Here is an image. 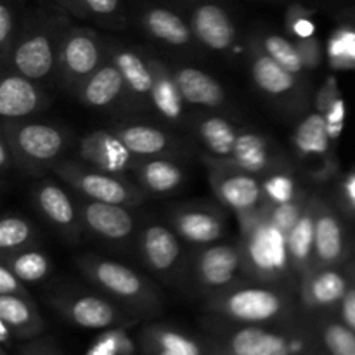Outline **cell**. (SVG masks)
<instances>
[{
	"instance_id": "cell-39",
	"label": "cell",
	"mask_w": 355,
	"mask_h": 355,
	"mask_svg": "<svg viewBox=\"0 0 355 355\" xmlns=\"http://www.w3.org/2000/svg\"><path fill=\"white\" fill-rule=\"evenodd\" d=\"M263 196H266V203L269 205H279L286 203L297 198V187H295V180L286 173H276L266 179L262 184Z\"/></svg>"
},
{
	"instance_id": "cell-7",
	"label": "cell",
	"mask_w": 355,
	"mask_h": 355,
	"mask_svg": "<svg viewBox=\"0 0 355 355\" xmlns=\"http://www.w3.org/2000/svg\"><path fill=\"white\" fill-rule=\"evenodd\" d=\"M7 142L19 158L31 163H49L64 151L66 139L55 127L45 123H26L12 128Z\"/></svg>"
},
{
	"instance_id": "cell-40",
	"label": "cell",
	"mask_w": 355,
	"mask_h": 355,
	"mask_svg": "<svg viewBox=\"0 0 355 355\" xmlns=\"http://www.w3.org/2000/svg\"><path fill=\"white\" fill-rule=\"evenodd\" d=\"M324 342L333 355H355V333L349 326H328L324 333Z\"/></svg>"
},
{
	"instance_id": "cell-27",
	"label": "cell",
	"mask_w": 355,
	"mask_h": 355,
	"mask_svg": "<svg viewBox=\"0 0 355 355\" xmlns=\"http://www.w3.org/2000/svg\"><path fill=\"white\" fill-rule=\"evenodd\" d=\"M137 173L144 187L151 193L166 194L175 191L184 182L186 175L177 163L163 158H153L137 166Z\"/></svg>"
},
{
	"instance_id": "cell-8",
	"label": "cell",
	"mask_w": 355,
	"mask_h": 355,
	"mask_svg": "<svg viewBox=\"0 0 355 355\" xmlns=\"http://www.w3.org/2000/svg\"><path fill=\"white\" fill-rule=\"evenodd\" d=\"M87 276L118 298L135 300L146 293V283L135 270L104 259H85L82 262Z\"/></svg>"
},
{
	"instance_id": "cell-13",
	"label": "cell",
	"mask_w": 355,
	"mask_h": 355,
	"mask_svg": "<svg viewBox=\"0 0 355 355\" xmlns=\"http://www.w3.org/2000/svg\"><path fill=\"white\" fill-rule=\"evenodd\" d=\"M42 107V94L30 78L14 73L3 76L0 83V114L6 120H16Z\"/></svg>"
},
{
	"instance_id": "cell-5",
	"label": "cell",
	"mask_w": 355,
	"mask_h": 355,
	"mask_svg": "<svg viewBox=\"0 0 355 355\" xmlns=\"http://www.w3.org/2000/svg\"><path fill=\"white\" fill-rule=\"evenodd\" d=\"M189 26L194 37L211 51H227L236 40V26L227 10L211 0H198L189 7Z\"/></svg>"
},
{
	"instance_id": "cell-51",
	"label": "cell",
	"mask_w": 355,
	"mask_h": 355,
	"mask_svg": "<svg viewBox=\"0 0 355 355\" xmlns=\"http://www.w3.org/2000/svg\"><path fill=\"white\" fill-rule=\"evenodd\" d=\"M0 166L6 172L7 166H9V142L3 137V141L0 142Z\"/></svg>"
},
{
	"instance_id": "cell-30",
	"label": "cell",
	"mask_w": 355,
	"mask_h": 355,
	"mask_svg": "<svg viewBox=\"0 0 355 355\" xmlns=\"http://www.w3.org/2000/svg\"><path fill=\"white\" fill-rule=\"evenodd\" d=\"M329 132L326 116L312 113L300 121L293 135V144L302 156H324L329 149Z\"/></svg>"
},
{
	"instance_id": "cell-11",
	"label": "cell",
	"mask_w": 355,
	"mask_h": 355,
	"mask_svg": "<svg viewBox=\"0 0 355 355\" xmlns=\"http://www.w3.org/2000/svg\"><path fill=\"white\" fill-rule=\"evenodd\" d=\"M80 156L83 162L107 173H121L132 166V153L125 148L116 134L92 132L80 142Z\"/></svg>"
},
{
	"instance_id": "cell-19",
	"label": "cell",
	"mask_w": 355,
	"mask_h": 355,
	"mask_svg": "<svg viewBox=\"0 0 355 355\" xmlns=\"http://www.w3.org/2000/svg\"><path fill=\"white\" fill-rule=\"evenodd\" d=\"M177 234L194 245H210L224 234V224L214 211L201 208H186L173 217Z\"/></svg>"
},
{
	"instance_id": "cell-42",
	"label": "cell",
	"mask_w": 355,
	"mask_h": 355,
	"mask_svg": "<svg viewBox=\"0 0 355 355\" xmlns=\"http://www.w3.org/2000/svg\"><path fill=\"white\" fill-rule=\"evenodd\" d=\"M326 116V123H328V132L331 141L340 137V134L343 132V125H345V101L342 99V96H335L322 111H319Z\"/></svg>"
},
{
	"instance_id": "cell-3",
	"label": "cell",
	"mask_w": 355,
	"mask_h": 355,
	"mask_svg": "<svg viewBox=\"0 0 355 355\" xmlns=\"http://www.w3.org/2000/svg\"><path fill=\"white\" fill-rule=\"evenodd\" d=\"M61 37L49 30L28 31L21 38H17L12 47V66L16 73L26 76L30 80H44L54 71V66L59 64L62 40H55Z\"/></svg>"
},
{
	"instance_id": "cell-35",
	"label": "cell",
	"mask_w": 355,
	"mask_h": 355,
	"mask_svg": "<svg viewBox=\"0 0 355 355\" xmlns=\"http://www.w3.org/2000/svg\"><path fill=\"white\" fill-rule=\"evenodd\" d=\"M307 205V200H305L304 194L300 193L297 194L295 200L286 201V203L270 205L269 222L277 229V231L283 232L284 236H288L291 232V229L297 225V222L300 220L302 215H304Z\"/></svg>"
},
{
	"instance_id": "cell-38",
	"label": "cell",
	"mask_w": 355,
	"mask_h": 355,
	"mask_svg": "<svg viewBox=\"0 0 355 355\" xmlns=\"http://www.w3.org/2000/svg\"><path fill=\"white\" fill-rule=\"evenodd\" d=\"M329 59L335 68H350L355 64V33L340 30L331 35L328 49Z\"/></svg>"
},
{
	"instance_id": "cell-36",
	"label": "cell",
	"mask_w": 355,
	"mask_h": 355,
	"mask_svg": "<svg viewBox=\"0 0 355 355\" xmlns=\"http://www.w3.org/2000/svg\"><path fill=\"white\" fill-rule=\"evenodd\" d=\"M31 238H33V229L24 218L10 215L3 217L0 222V250L3 252H14L30 243Z\"/></svg>"
},
{
	"instance_id": "cell-23",
	"label": "cell",
	"mask_w": 355,
	"mask_h": 355,
	"mask_svg": "<svg viewBox=\"0 0 355 355\" xmlns=\"http://www.w3.org/2000/svg\"><path fill=\"white\" fill-rule=\"evenodd\" d=\"M225 166L243 170L248 173H259L269 168L270 153L266 137L255 132H241L236 141L234 151L229 158L222 159Z\"/></svg>"
},
{
	"instance_id": "cell-2",
	"label": "cell",
	"mask_w": 355,
	"mask_h": 355,
	"mask_svg": "<svg viewBox=\"0 0 355 355\" xmlns=\"http://www.w3.org/2000/svg\"><path fill=\"white\" fill-rule=\"evenodd\" d=\"M55 172L71 184L75 189L85 194L92 201H103V203L113 205H130L139 200V193L125 180L118 179L114 173L103 172V170H87L78 165H62L55 166Z\"/></svg>"
},
{
	"instance_id": "cell-45",
	"label": "cell",
	"mask_w": 355,
	"mask_h": 355,
	"mask_svg": "<svg viewBox=\"0 0 355 355\" xmlns=\"http://www.w3.org/2000/svg\"><path fill=\"white\" fill-rule=\"evenodd\" d=\"M295 44H297L305 68L314 69L321 64V42H319L314 35L307 38H297Z\"/></svg>"
},
{
	"instance_id": "cell-12",
	"label": "cell",
	"mask_w": 355,
	"mask_h": 355,
	"mask_svg": "<svg viewBox=\"0 0 355 355\" xmlns=\"http://www.w3.org/2000/svg\"><path fill=\"white\" fill-rule=\"evenodd\" d=\"M82 218L94 234L107 241H123L134 232V217L123 205L90 200L82 207Z\"/></svg>"
},
{
	"instance_id": "cell-6",
	"label": "cell",
	"mask_w": 355,
	"mask_h": 355,
	"mask_svg": "<svg viewBox=\"0 0 355 355\" xmlns=\"http://www.w3.org/2000/svg\"><path fill=\"white\" fill-rule=\"evenodd\" d=\"M211 186L218 200L236 214L257 210L262 207V200L266 201L262 184L252 173L231 166L215 170L211 173Z\"/></svg>"
},
{
	"instance_id": "cell-43",
	"label": "cell",
	"mask_w": 355,
	"mask_h": 355,
	"mask_svg": "<svg viewBox=\"0 0 355 355\" xmlns=\"http://www.w3.org/2000/svg\"><path fill=\"white\" fill-rule=\"evenodd\" d=\"M14 30H16V17L9 3L3 0L0 3V45L3 55H7L10 47H14Z\"/></svg>"
},
{
	"instance_id": "cell-34",
	"label": "cell",
	"mask_w": 355,
	"mask_h": 355,
	"mask_svg": "<svg viewBox=\"0 0 355 355\" xmlns=\"http://www.w3.org/2000/svg\"><path fill=\"white\" fill-rule=\"evenodd\" d=\"M262 45L266 54H269L274 61L279 62L288 71H291L293 75L304 71V61H302V55L295 42L288 40L281 35H267Z\"/></svg>"
},
{
	"instance_id": "cell-32",
	"label": "cell",
	"mask_w": 355,
	"mask_h": 355,
	"mask_svg": "<svg viewBox=\"0 0 355 355\" xmlns=\"http://www.w3.org/2000/svg\"><path fill=\"white\" fill-rule=\"evenodd\" d=\"M69 315L82 328H107L116 319V312L99 297H80L69 305Z\"/></svg>"
},
{
	"instance_id": "cell-52",
	"label": "cell",
	"mask_w": 355,
	"mask_h": 355,
	"mask_svg": "<svg viewBox=\"0 0 355 355\" xmlns=\"http://www.w3.org/2000/svg\"><path fill=\"white\" fill-rule=\"evenodd\" d=\"M345 194L347 198H349L350 203L355 207V175L350 177V179L345 182Z\"/></svg>"
},
{
	"instance_id": "cell-29",
	"label": "cell",
	"mask_w": 355,
	"mask_h": 355,
	"mask_svg": "<svg viewBox=\"0 0 355 355\" xmlns=\"http://www.w3.org/2000/svg\"><path fill=\"white\" fill-rule=\"evenodd\" d=\"M241 132L222 116L205 118L200 123V139L214 158L225 159L234 151L236 141Z\"/></svg>"
},
{
	"instance_id": "cell-44",
	"label": "cell",
	"mask_w": 355,
	"mask_h": 355,
	"mask_svg": "<svg viewBox=\"0 0 355 355\" xmlns=\"http://www.w3.org/2000/svg\"><path fill=\"white\" fill-rule=\"evenodd\" d=\"M159 345H162L163 350H170V352L177 355H200V349H198L196 343L187 340L186 336L177 335V333L172 331L162 333Z\"/></svg>"
},
{
	"instance_id": "cell-31",
	"label": "cell",
	"mask_w": 355,
	"mask_h": 355,
	"mask_svg": "<svg viewBox=\"0 0 355 355\" xmlns=\"http://www.w3.org/2000/svg\"><path fill=\"white\" fill-rule=\"evenodd\" d=\"M113 62L123 75L128 90H132L139 97L151 96L153 82H155L151 62H146L141 54L128 49L116 52Z\"/></svg>"
},
{
	"instance_id": "cell-26",
	"label": "cell",
	"mask_w": 355,
	"mask_h": 355,
	"mask_svg": "<svg viewBox=\"0 0 355 355\" xmlns=\"http://www.w3.org/2000/svg\"><path fill=\"white\" fill-rule=\"evenodd\" d=\"M252 75L257 87L270 96H283L297 85V78L291 71L274 61L269 54H257L252 62Z\"/></svg>"
},
{
	"instance_id": "cell-49",
	"label": "cell",
	"mask_w": 355,
	"mask_h": 355,
	"mask_svg": "<svg viewBox=\"0 0 355 355\" xmlns=\"http://www.w3.org/2000/svg\"><path fill=\"white\" fill-rule=\"evenodd\" d=\"M118 349V336H107V338L101 340L94 350L89 355H114Z\"/></svg>"
},
{
	"instance_id": "cell-21",
	"label": "cell",
	"mask_w": 355,
	"mask_h": 355,
	"mask_svg": "<svg viewBox=\"0 0 355 355\" xmlns=\"http://www.w3.org/2000/svg\"><path fill=\"white\" fill-rule=\"evenodd\" d=\"M149 62H151L153 76H155L151 96H149L153 106L166 120L179 121L184 114L186 101H184L179 85H177L175 76L162 62L155 61V59Z\"/></svg>"
},
{
	"instance_id": "cell-18",
	"label": "cell",
	"mask_w": 355,
	"mask_h": 355,
	"mask_svg": "<svg viewBox=\"0 0 355 355\" xmlns=\"http://www.w3.org/2000/svg\"><path fill=\"white\" fill-rule=\"evenodd\" d=\"M142 253L155 272H168L180 259V243L165 225H149L142 234Z\"/></svg>"
},
{
	"instance_id": "cell-24",
	"label": "cell",
	"mask_w": 355,
	"mask_h": 355,
	"mask_svg": "<svg viewBox=\"0 0 355 355\" xmlns=\"http://www.w3.org/2000/svg\"><path fill=\"white\" fill-rule=\"evenodd\" d=\"M37 203L42 214L62 231L75 232L76 210L71 198L55 184H42L37 189Z\"/></svg>"
},
{
	"instance_id": "cell-48",
	"label": "cell",
	"mask_w": 355,
	"mask_h": 355,
	"mask_svg": "<svg viewBox=\"0 0 355 355\" xmlns=\"http://www.w3.org/2000/svg\"><path fill=\"white\" fill-rule=\"evenodd\" d=\"M342 318L345 324L355 331V288H349L342 300Z\"/></svg>"
},
{
	"instance_id": "cell-17",
	"label": "cell",
	"mask_w": 355,
	"mask_h": 355,
	"mask_svg": "<svg viewBox=\"0 0 355 355\" xmlns=\"http://www.w3.org/2000/svg\"><path fill=\"white\" fill-rule=\"evenodd\" d=\"M315 211H318V201L311 200L300 220L286 236L291 267L300 274H307L312 267V260H314Z\"/></svg>"
},
{
	"instance_id": "cell-53",
	"label": "cell",
	"mask_w": 355,
	"mask_h": 355,
	"mask_svg": "<svg viewBox=\"0 0 355 355\" xmlns=\"http://www.w3.org/2000/svg\"><path fill=\"white\" fill-rule=\"evenodd\" d=\"M159 355H177V354L170 352V350H163V352H162V354H159Z\"/></svg>"
},
{
	"instance_id": "cell-4",
	"label": "cell",
	"mask_w": 355,
	"mask_h": 355,
	"mask_svg": "<svg viewBox=\"0 0 355 355\" xmlns=\"http://www.w3.org/2000/svg\"><path fill=\"white\" fill-rule=\"evenodd\" d=\"M103 49L96 35L89 30H69L62 37L61 66L62 78L68 85L80 87L96 69L101 68Z\"/></svg>"
},
{
	"instance_id": "cell-22",
	"label": "cell",
	"mask_w": 355,
	"mask_h": 355,
	"mask_svg": "<svg viewBox=\"0 0 355 355\" xmlns=\"http://www.w3.org/2000/svg\"><path fill=\"white\" fill-rule=\"evenodd\" d=\"M142 21L149 35L173 47H182L193 40L189 24L168 7H149Z\"/></svg>"
},
{
	"instance_id": "cell-10",
	"label": "cell",
	"mask_w": 355,
	"mask_h": 355,
	"mask_svg": "<svg viewBox=\"0 0 355 355\" xmlns=\"http://www.w3.org/2000/svg\"><path fill=\"white\" fill-rule=\"evenodd\" d=\"M224 309L239 321H269L283 311V298L266 288H241L224 298Z\"/></svg>"
},
{
	"instance_id": "cell-37",
	"label": "cell",
	"mask_w": 355,
	"mask_h": 355,
	"mask_svg": "<svg viewBox=\"0 0 355 355\" xmlns=\"http://www.w3.org/2000/svg\"><path fill=\"white\" fill-rule=\"evenodd\" d=\"M33 312L26 297L19 295H0V321L12 328H23L30 324Z\"/></svg>"
},
{
	"instance_id": "cell-50",
	"label": "cell",
	"mask_w": 355,
	"mask_h": 355,
	"mask_svg": "<svg viewBox=\"0 0 355 355\" xmlns=\"http://www.w3.org/2000/svg\"><path fill=\"white\" fill-rule=\"evenodd\" d=\"M61 6H64L69 12L76 14V16H87L85 9H83L82 0H59Z\"/></svg>"
},
{
	"instance_id": "cell-15",
	"label": "cell",
	"mask_w": 355,
	"mask_h": 355,
	"mask_svg": "<svg viewBox=\"0 0 355 355\" xmlns=\"http://www.w3.org/2000/svg\"><path fill=\"white\" fill-rule=\"evenodd\" d=\"M173 76H175V82L182 92L186 104L205 107H218L220 104H224V89L208 73L186 66V68L175 69Z\"/></svg>"
},
{
	"instance_id": "cell-20",
	"label": "cell",
	"mask_w": 355,
	"mask_h": 355,
	"mask_svg": "<svg viewBox=\"0 0 355 355\" xmlns=\"http://www.w3.org/2000/svg\"><path fill=\"white\" fill-rule=\"evenodd\" d=\"M304 281V300L318 307L338 304L349 290L347 277L333 267L311 270L305 274Z\"/></svg>"
},
{
	"instance_id": "cell-41",
	"label": "cell",
	"mask_w": 355,
	"mask_h": 355,
	"mask_svg": "<svg viewBox=\"0 0 355 355\" xmlns=\"http://www.w3.org/2000/svg\"><path fill=\"white\" fill-rule=\"evenodd\" d=\"M286 24L288 31L297 38H307L315 33L314 23L309 17V10L305 7H302L300 3L290 6L286 14Z\"/></svg>"
},
{
	"instance_id": "cell-47",
	"label": "cell",
	"mask_w": 355,
	"mask_h": 355,
	"mask_svg": "<svg viewBox=\"0 0 355 355\" xmlns=\"http://www.w3.org/2000/svg\"><path fill=\"white\" fill-rule=\"evenodd\" d=\"M83 9L87 14H96V16H113L120 7V0H82Z\"/></svg>"
},
{
	"instance_id": "cell-25",
	"label": "cell",
	"mask_w": 355,
	"mask_h": 355,
	"mask_svg": "<svg viewBox=\"0 0 355 355\" xmlns=\"http://www.w3.org/2000/svg\"><path fill=\"white\" fill-rule=\"evenodd\" d=\"M231 349L234 355H290L293 345L290 347L283 336L274 333L260 328H245L234 333Z\"/></svg>"
},
{
	"instance_id": "cell-28",
	"label": "cell",
	"mask_w": 355,
	"mask_h": 355,
	"mask_svg": "<svg viewBox=\"0 0 355 355\" xmlns=\"http://www.w3.org/2000/svg\"><path fill=\"white\" fill-rule=\"evenodd\" d=\"M116 137L134 156H156L170 148L165 132L148 125H127L116 130Z\"/></svg>"
},
{
	"instance_id": "cell-14",
	"label": "cell",
	"mask_w": 355,
	"mask_h": 355,
	"mask_svg": "<svg viewBox=\"0 0 355 355\" xmlns=\"http://www.w3.org/2000/svg\"><path fill=\"white\" fill-rule=\"evenodd\" d=\"M243 262V252L231 245H214L198 259L200 279L208 288L227 286Z\"/></svg>"
},
{
	"instance_id": "cell-9",
	"label": "cell",
	"mask_w": 355,
	"mask_h": 355,
	"mask_svg": "<svg viewBox=\"0 0 355 355\" xmlns=\"http://www.w3.org/2000/svg\"><path fill=\"white\" fill-rule=\"evenodd\" d=\"M345 231H343L342 220L336 217L335 211H331L324 205L318 203L314 260H312L311 270L333 267L335 263L342 262L343 257H345Z\"/></svg>"
},
{
	"instance_id": "cell-46",
	"label": "cell",
	"mask_w": 355,
	"mask_h": 355,
	"mask_svg": "<svg viewBox=\"0 0 355 355\" xmlns=\"http://www.w3.org/2000/svg\"><path fill=\"white\" fill-rule=\"evenodd\" d=\"M23 281L10 270L7 263L0 266V295H19V297H26V291L21 286Z\"/></svg>"
},
{
	"instance_id": "cell-33",
	"label": "cell",
	"mask_w": 355,
	"mask_h": 355,
	"mask_svg": "<svg viewBox=\"0 0 355 355\" xmlns=\"http://www.w3.org/2000/svg\"><path fill=\"white\" fill-rule=\"evenodd\" d=\"M3 263H7L23 283H38V281L45 279L49 269H51V263H49L45 253L35 252V250L17 253Z\"/></svg>"
},
{
	"instance_id": "cell-16",
	"label": "cell",
	"mask_w": 355,
	"mask_h": 355,
	"mask_svg": "<svg viewBox=\"0 0 355 355\" xmlns=\"http://www.w3.org/2000/svg\"><path fill=\"white\" fill-rule=\"evenodd\" d=\"M123 75L114 62H106L92 73L82 85L78 87L80 99L90 107L111 106L123 94Z\"/></svg>"
},
{
	"instance_id": "cell-1",
	"label": "cell",
	"mask_w": 355,
	"mask_h": 355,
	"mask_svg": "<svg viewBox=\"0 0 355 355\" xmlns=\"http://www.w3.org/2000/svg\"><path fill=\"white\" fill-rule=\"evenodd\" d=\"M243 262L250 274L263 279H277L291 267L286 236L270 224L269 211L255 227L243 234Z\"/></svg>"
}]
</instances>
